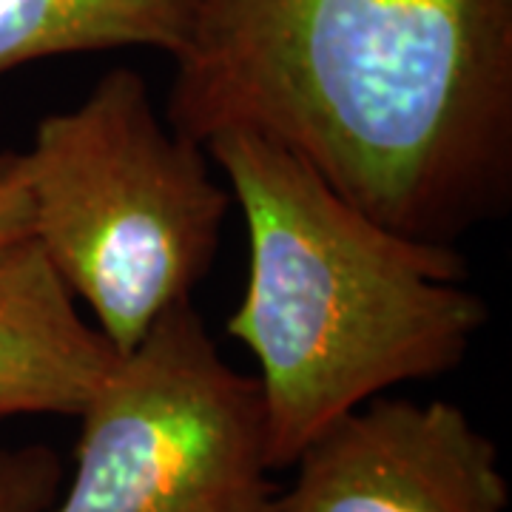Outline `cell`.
Returning <instances> with one entry per match:
<instances>
[{
	"mask_svg": "<svg viewBox=\"0 0 512 512\" xmlns=\"http://www.w3.org/2000/svg\"><path fill=\"white\" fill-rule=\"evenodd\" d=\"M114 362L35 239L0 254V421L77 419Z\"/></svg>",
	"mask_w": 512,
	"mask_h": 512,
	"instance_id": "cell-6",
	"label": "cell"
},
{
	"mask_svg": "<svg viewBox=\"0 0 512 512\" xmlns=\"http://www.w3.org/2000/svg\"><path fill=\"white\" fill-rule=\"evenodd\" d=\"M200 0H0V74L126 46L185 49Z\"/></svg>",
	"mask_w": 512,
	"mask_h": 512,
	"instance_id": "cell-7",
	"label": "cell"
},
{
	"mask_svg": "<svg viewBox=\"0 0 512 512\" xmlns=\"http://www.w3.org/2000/svg\"><path fill=\"white\" fill-rule=\"evenodd\" d=\"M66 467L49 444L0 447V512H49L63 493Z\"/></svg>",
	"mask_w": 512,
	"mask_h": 512,
	"instance_id": "cell-8",
	"label": "cell"
},
{
	"mask_svg": "<svg viewBox=\"0 0 512 512\" xmlns=\"http://www.w3.org/2000/svg\"><path fill=\"white\" fill-rule=\"evenodd\" d=\"M248 228V282L225 333L259 362L271 470L328 424L464 362L490 319L467 256L370 220L254 131L205 143Z\"/></svg>",
	"mask_w": 512,
	"mask_h": 512,
	"instance_id": "cell-2",
	"label": "cell"
},
{
	"mask_svg": "<svg viewBox=\"0 0 512 512\" xmlns=\"http://www.w3.org/2000/svg\"><path fill=\"white\" fill-rule=\"evenodd\" d=\"M274 512H507L498 444L453 402L376 396L316 433Z\"/></svg>",
	"mask_w": 512,
	"mask_h": 512,
	"instance_id": "cell-5",
	"label": "cell"
},
{
	"mask_svg": "<svg viewBox=\"0 0 512 512\" xmlns=\"http://www.w3.org/2000/svg\"><path fill=\"white\" fill-rule=\"evenodd\" d=\"M32 237V200L20 151H0V254Z\"/></svg>",
	"mask_w": 512,
	"mask_h": 512,
	"instance_id": "cell-9",
	"label": "cell"
},
{
	"mask_svg": "<svg viewBox=\"0 0 512 512\" xmlns=\"http://www.w3.org/2000/svg\"><path fill=\"white\" fill-rule=\"evenodd\" d=\"M32 239L117 356L211 271L231 194L200 143L163 126L143 74L117 66L20 154Z\"/></svg>",
	"mask_w": 512,
	"mask_h": 512,
	"instance_id": "cell-3",
	"label": "cell"
},
{
	"mask_svg": "<svg viewBox=\"0 0 512 512\" xmlns=\"http://www.w3.org/2000/svg\"><path fill=\"white\" fill-rule=\"evenodd\" d=\"M168 126L254 131L404 237L512 202V0H200Z\"/></svg>",
	"mask_w": 512,
	"mask_h": 512,
	"instance_id": "cell-1",
	"label": "cell"
},
{
	"mask_svg": "<svg viewBox=\"0 0 512 512\" xmlns=\"http://www.w3.org/2000/svg\"><path fill=\"white\" fill-rule=\"evenodd\" d=\"M77 419L72 481L49 512H274L259 382L222 359L191 302L117 356Z\"/></svg>",
	"mask_w": 512,
	"mask_h": 512,
	"instance_id": "cell-4",
	"label": "cell"
}]
</instances>
